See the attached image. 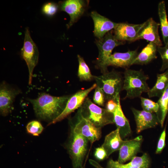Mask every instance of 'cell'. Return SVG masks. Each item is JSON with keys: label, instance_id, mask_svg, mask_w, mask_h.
<instances>
[{"label": "cell", "instance_id": "cell-1", "mask_svg": "<svg viewBox=\"0 0 168 168\" xmlns=\"http://www.w3.org/2000/svg\"><path fill=\"white\" fill-rule=\"evenodd\" d=\"M71 95L55 96L44 93L36 99L28 100L37 117L49 122V125L63 112Z\"/></svg>", "mask_w": 168, "mask_h": 168}, {"label": "cell", "instance_id": "cell-2", "mask_svg": "<svg viewBox=\"0 0 168 168\" xmlns=\"http://www.w3.org/2000/svg\"><path fill=\"white\" fill-rule=\"evenodd\" d=\"M124 75L122 90L126 91L125 99L140 97L142 93L147 92L150 90L147 83L149 77L142 70H135L127 68Z\"/></svg>", "mask_w": 168, "mask_h": 168}, {"label": "cell", "instance_id": "cell-3", "mask_svg": "<svg viewBox=\"0 0 168 168\" xmlns=\"http://www.w3.org/2000/svg\"><path fill=\"white\" fill-rule=\"evenodd\" d=\"M78 112L82 117L100 128L114 123L113 113L96 105L88 97L85 100Z\"/></svg>", "mask_w": 168, "mask_h": 168}, {"label": "cell", "instance_id": "cell-4", "mask_svg": "<svg viewBox=\"0 0 168 168\" xmlns=\"http://www.w3.org/2000/svg\"><path fill=\"white\" fill-rule=\"evenodd\" d=\"M97 86L103 91L105 101L113 100L116 101L120 97L123 82L120 74L114 70L99 76H94Z\"/></svg>", "mask_w": 168, "mask_h": 168}, {"label": "cell", "instance_id": "cell-5", "mask_svg": "<svg viewBox=\"0 0 168 168\" xmlns=\"http://www.w3.org/2000/svg\"><path fill=\"white\" fill-rule=\"evenodd\" d=\"M96 42L99 50L96 64L103 74L108 72L106 62L112 54L113 49L116 46L124 44V42L117 40L111 31L107 33L102 38L96 40Z\"/></svg>", "mask_w": 168, "mask_h": 168}, {"label": "cell", "instance_id": "cell-6", "mask_svg": "<svg viewBox=\"0 0 168 168\" xmlns=\"http://www.w3.org/2000/svg\"><path fill=\"white\" fill-rule=\"evenodd\" d=\"M88 140L71 130L67 149L73 168H83V162L87 152Z\"/></svg>", "mask_w": 168, "mask_h": 168}, {"label": "cell", "instance_id": "cell-7", "mask_svg": "<svg viewBox=\"0 0 168 168\" xmlns=\"http://www.w3.org/2000/svg\"><path fill=\"white\" fill-rule=\"evenodd\" d=\"M21 55L28 67V84L30 85L32 83L34 68L38 62L39 53L36 46L31 37L28 28L26 29L24 45L21 49Z\"/></svg>", "mask_w": 168, "mask_h": 168}, {"label": "cell", "instance_id": "cell-8", "mask_svg": "<svg viewBox=\"0 0 168 168\" xmlns=\"http://www.w3.org/2000/svg\"><path fill=\"white\" fill-rule=\"evenodd\" d=\"M77 122L72 131L86 138L91 143L99 140L101 136V128L82 117L77 112Z\"/></svg>", "mask_w": 168, "mask_h": 168}, {"label": "cell", "instance_id": "cell-9", "mask_svg": "<svg viewBox=\"0 0 168 168\" xmlns=\"http://www.w3.org/2000/svg\"><path fill=\"white\" fill-rule=\"evenodd\" d=\"M97 85L95 83L88 88L79 90L71 95L63 112L49 125L62 120L76 110L79 108L88 94Z\"/></svg>", "mask_w": 168, "mask_h": 168}, {"label": "cell", "instance_id": "cell-10", "mask_svg": "<svg viewBox=\"0 0 168 168\" xmlns=\"http://www.w3.org/2000/svg\"><path fill=\"white\" fill-rule=\"evenodd\" d=\"M21 91L12 87L4 82L0 84V112L3 116L8 115L13 109V102Z\"/></svg>", "mask_w": 168, "mask_h": 168}, {"label": "cell", "instance_id": "cell-11", "mask_svg": "<svg viewBox=\"0 0 168 168\" xmlns=\"http://www.w3.org/2000/svg\"><path fill=\"white\" fill-rule=\"evenodd\" d=\"M160 24L152 18L142 23L138 35L137 40L143 39L155 44L158 47H161L162 43L159 34L158 29Z\"/></svg>", "mask_w": 168, "mask_h": 168}, {"label": "cell", "instance_id": "cell-12", "mask_svg": "<svg viewBox=\"0 0 168 168\" xmlns=\"http://www.w3.org/2000/svg\"><path fill=\"white\" fill-rule=\"evenodd\" d=\"M142 25L127 23H118L114 29V36L120 41H134L137 40L139 31Z\"/></svg>", "mask_w": 168, "mask_h": 168}, {"label": "cell", "instance_id": "cell-13", "mask_svg": "<svg viewBox=\"0 0 168 168\" xmlns=\"http://www.w3.org/2000/svg\"><path fill=\"white\" fill-rule=\"evenodd\" d=\"M60 10L67 13L70 20L67 25L69 28L83 14L85 9V3L82 0H67L59 4Z\"/></svg>", "mask_w": 168, "mask_h": 168}, {"label": "cell", "instance_id": "cell-14", "mask_svg": "<svg viewBox=\"0 0 168 168\" xmlns=\"http://www.w3.org/2000/svg\"><path fill=\"white\" fill-rule=\"evenodd\" d=\"M136 124V131L140 133L144 130L154 127L159 121L157 115L154 113L132 108Z\"/></svg>", "mask_w": 168, "mask_h": 168}, {"label": "cell", "instance_id": "cell-15", "mask_svg": "<svg viewBox=\"0 0 168 168\" xmlns=\"http://www.w3.org/2000/svg\"><path fill=\"white\" fill-rule=\"evenodd\" d=\"M142 140V136H139L133 139L124 141L119 150L118 161L123 164L135 156L140 150Z\"/></svg>", "mask_w": 168, "mask_h": 168}, {"label": "cell", "instance_id": "cell-16", "mask_svg": "<svg viewBox=\"0 0 168 168\" xmlns=\"http://www.w3.org/2000/svg\"><path fill=\"white\" fill-rule=\"evenodd\" d=\"M91 16L94 24V34L98 39L102 38L110 30L114 29L118 24L96 11L91 12Z\"/></svg>", "mask_w": 168, "mask_h": 168}, {"label": "cell", "instance_id": "cell-17", "mask_svg": "<svg viewBox=\"0 0 168 168\" xmlns=\"http://www.w3.org/2000/svg\"><path fill=\"white\" fill-rule=\"evenodd\" d=\"M138 53L136 50H129L125 53L115 52L108 59L106 66H114L127 68L133 65ZM126 68V69H127Z\"/></svg>", "mask_w": 168, "mask_h": 168}, {"label": "cell", "instance_id": "cell-18", "mask_svg": "<svg viewBox=\"0 0 168 168\" xmlns=\"http://www.w3.org/2000/svg\"><path fill=\"white\" fill-rule=\"evenodd\" d=\"M118 106L114 112V122L119 130L122 138L130 134L131 132L128 120L125 116L123 111L120 102V97L117 100Z\"/></svg>", "mask_w": 168, "mask_h": 168}, {"label": "cell", "instance_id": "cell-19", "mask_svg": "<svg viewBox=\"0 0 168 168\" xmlns=\"http://www.w3.org/2000/svg\"><path fill=\"white\" fill-rule=\"evenodd\" d=\"M149 162L147 154L144 153L141 156H135L130 162L125 164L110 159L107 168H148Z\"/></svg>", "mask_w": 168, "mask_h": 168}, {"label": "cell", "instance_id": "cell-20", "mask_svg": "<svg viewBox=\"0 0 168 168\" xmlns=\"http://www.w3.org/2000/svg\"><path fill=\"white\" fill-rule=\"evenodd\" d=\"M124 141L117 128L107 135L101 147L105 151L107 157L114 152L119 150Z\"/></svg>", "mask_w": 168, "mask_h": 168}, {"label": "cell", "instance_id": "cell-21", "mask_svg": "<svg viewBox=\"0 0 168 168\" xmlns=\"http://www.w3.org/2000/svg\"><path fill=\"white\" fill-rule=\"evenodd\" d=\"M158 47L154 43L149 42L144 47L133 63V64H146L156 58V52Z\"/></svg>", "mask_w": 168, "mask_h": 168}, {"label": "cell", "instance_id": "cell-22", "mask_svg": "<svg viewBox=\"0 0 168 168\" xmlns=\"http://www.w3.org/2000/svg\"><path fill=\"white\" fill-rule=\"evenodd\" d=\"M155 85L147 92L149 98L157 97L160 98L168 86V68L163 73L157 74Z\"/></svg>", "mask_w": 168, "mask_h": 168}, {"label": "cell", "instance_id": "cell-23", "mask_svg": "<svg viewBox=\"0 0 168 168\" xmlns=\"http://www.w3.org/2000/svg\"><path fill=\"white\" fill-rule=\"evenodd\" d=\"M158 13L163 40L166 45L168 43V21L164 1H161L158 4Z\"/></svg>", "mask_w": 168, "mask_h": 168}, {"label": "cell", "instance_id": "cell-24", "mask_svg": "<svg viewBox=\"0 0 168 168\" xmlns=\"http://www.w3.org/2000/svg\"><path fill=\"white\" fill-rule=\"evenodd\" d=\"M157 103L159 109L156 113L159 122L163 127L164 122L168 112V86L162 96L159 98Z\"/></svg>", "mask_w": 168, "mask_h": 168}, {"label": "cell", "instance_id": "cell-25", "mask_svg": "<svg viewBox=\"0 0 168 168\" xmlns=\"http://www.w3.org/2000/svg\"><path fill=\"white\" fill-rule=\"evenodd\" d=\"M78 62L77 75L81 81H90L94 79L89 68L83 58L79 55H77Z\"/></svg>", "mask_w": 168, "mask_h": 168}, {"label": "cell", "instance_id": "cell-26", "mask_svg": "<svg viewBox=\"0 0 168 168\" xmlns=\"http://www.w3.org/2000/svg\"><path fill=\"white\" fill-rule=\"evenodd\" d=\"M141 105L143 110L150 113L157 112L159 105L157 102L156 103L148 98L140 97Z\"/></svg>", "mask_w": 168, "mask_h": 168}, {"label": "cell", "instance_id": "cell-27", "mask_svg": "<svg viewBox=\"0 0 168 168\" xmlns=\"http://www.w3.org/2000/svg\"><path fill=\"white\" fill-rule=\"evenodd\" d=\"M28 133L34 136H39L44 129V128L40 122L33 120L29 122L26 126Z\"/></svg>", "mask_w": 168, "mask_h": 168}, {"label": "cell", "instance_id": "cell-28", "mask_svg": "<svg viewBox=\"0 0 168 168\" xmlns=\"http://www.w3.org/2000/svg\"><path fill=\"white\" fill-rule=\"evenodd\" d=\"M157 51L162 59V63L160 70L163 71L168 68V43L164 47H158Z\"/></svg>", "mask_w": 168, "mask_h": 168}, {"label": "cell", "instance_id": "cell-29", "mask_svg": "<svg viewBox=\"0 0 168 168\" xmlns=\"http://www.w3.org/2000/svg\"><path fill=\"white\" fill-rule=\"evenodd\" d=\"M93 100L95 104L103 106L104 105L105 100L104 93L97 86L95 88Z\"/></svg>", "mask_w": 168, "mask_h": 168}, {"label": "cell", "instance_id": "cell-30", "mask_svg": "<svg viewBox=\"0 0 168 168\" xmlns=\"http://www.w3.org/2000/svg\"><path fill=\"white\" fill-rule=\"evenodd\" d=\"M58 6L53 2H48L45 4L42 8L44 13L49 16H52L57 12Z\"/></svg>", "mask_w": 168, "mask_h": 168}, {"label": "cell", "instance_id": "cell-31", "mask_svg": "<svg viewBox=\"0 0 168 168\" xmlns=\"http://www.w3.org/2000/svg\"><path fill=\"white\" fill-rule=\"evenodd\" d=\"M166 135V129L163 130L161 134L157 144V147L156 151V153H160L164 148L165 143V138Z\"/></svg>", "mask_w": 168, "mask_h": 168}, {"label": "cell", "instance_id": "cell-32", "mask_svg": "<svg viewBox=\"0 0 168 168\" xmlns=\"http://www.w3.org/2000/svg\"><path fill=\"white\" fill-rule=\"evenodd\" d=\"M94 156L97 160L100 161L107 157L105 151L101 146L96 149Z\"/></svg>", "mask_w": 168, "mask_h": 168}, {"label": "cell", "instance_id": "cell-33", "mask_svg": "<svg viewBox=\"0 0 168 168\" xmlns=\"http://www.w3.org/2000/svg\"><path fill=\"white\" fill-rule=\"evenodd\" d=\"M117 106V101H116L113 100H110L107 101L106 104L105 109L109 112L114 113L116 110Z\"/></svg>", "mask_w": 168, "mask_h": 168}, {"label": "cell", "instance_id": "cell-34", "mask_svg": "<svg viewBox=\"0 0 168 168\" xmlns=\"http://www.w3.org/2000/svg\"><path fill=\"white\" fill-rule=\"evenodd\" d=\"M90 163L96 168H103L98 162L92 159L89 160Z\"/></svg>", "mask_w": 168, "mask_h": 168}]
</instances>
